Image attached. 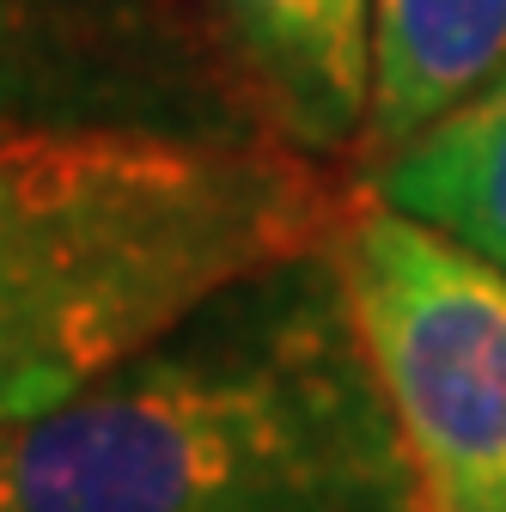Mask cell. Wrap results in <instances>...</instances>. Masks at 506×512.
<instances>
[{"instance_id": "6da1fadb", "label": "cell", "mask_w": 506, "mask_h": 512, "mask_svg": "<svg viewBox=\"0 0 506 512\" xmlns=\"http://www.w3.org/2000/svg\"><path fill=\"white\" fill-rule=\"evenodd\" d=\"M0 512H421L336 238L0 427Z\"/></svg>"}, {"instance_id": "7a4b0ae2", "label": "cell", "mask_w": 506, "mask_h": 512, "mask_svg": "<svg viewBox=\"0 0 506 512\" xmlns=\"http://www.w3.org/2000/svg\"><path fill=\"white\" fill-rule=\"evenodd\" d=\"M348 196L281 141L0 128V427L37 421L220 287L336 238Z\"/></svg>"}, {"instance_id": "3957f363", "label": "cell", "mask_w": 506, "mask_h": 512, "mask_svg": "<svg viewBox=\"0 0 506 512\" xmlns=\"http://www.w3.org/2000/svg\"><path fill=\"white\" fill-rule=\"evenodd\" d=\"M348 305L421 512H506V269L372 189L336 226Z\"/></svg>"}, {"instance_id": "277c9868", "label": "cell", "mask_w": 506, "mask_h": 512, "mask_svg": "<svg viewBox=\"0 0 506 512\" xmlns=\"http://www.w3.org/2000/svg\"><path fill=\"white\" fill-rule=\"evenodd\" d=\"M0 128L275 141L196 0H0Z\"/></svg>"}, {"instance_id": "5b68a950", "label": "cell", "mask_w": 506, "mask_h": 512, "mask_svg": "<svg viewBox=\"0 0 506 512\" xmlns=\"http://www.w3.org/2000/svg\"><path fill=\"white\" fill-rule=\"evenodd\" d=\"M257 92L269 135L305 159H348L372 116V0H196Z\"/></svg>"}, {"instance_id": "8992f818", "label": "cell", "mask_w": 506, "mask_h": 512, "mask_svg": "<svg viewBox=\"0 0 506 512\" xmlns=\"http://www.w3.org/2000/svg\"><path fill=\"white\" fill-rule=\"evenodd\" d=\"M506 74V0H372V116L360 171Z\"/></svg>"}, {"instance_id": "52a82bcc", "label": "cell", "mask_w": 506, "mask_h": 512, "mask_svg": "<svg viewBox=\"0 0 506 512\" xmlns=\"http://www.w3.org/2000/svg\"><path fill=\"white\" fill-rule=\"evenodd\" d=\"M366 189L506 269V74H494L391 159L366 165Z\"/></svg>"}]
</instances>
